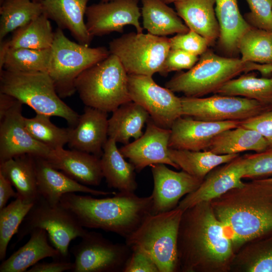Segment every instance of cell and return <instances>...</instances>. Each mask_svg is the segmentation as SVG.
I'll use <instances>...</instances> for the list:
<instances>
[{
  "label": "cell",
  "mask_w": 272,
  "mask_h": 272,
  "mask_svg": "<svg viewBox=\"0 0 272 272\" xmlns=\"http://www.w3.org/2000/svg\"><path fill=\"white\" fill-rule=\"evenodd\" d=\"M177 251L178 271H230L235 253L210 201L198 203L183 211Z\"/></svg>",
  "instance_id": "cell-1"
},
{
  "label": "cell",
  "mask_w": 272,
  "mask_h": 272,
  "mask_svg": "<svg viewBox=\"0 0 272 272\" xmlns=\"http://www.w3.org/2000/svg\"><path fill=\"white\" fill-rule=\"evenodd\" d=\"M236 253L272 233V185L264 179L245 183L210 201Z\"/></svg>",
  "instance_id": "cell-2"
},
{
  "label": "cell",
  "mask_w": 272,
  "mask_h": 272,
  "mask_svg": "<svg viewBox=\"0 0 272 272\" xmlns=\"http://www.w3.org/2000/svg\"><path fill=\"white\" fill-rule=\"evenodd\" d=\"M59 203L84 228L102 229L126 239L152 214L153 197L119 192L98 198L73 192L63 195Z\"/></svg>",
  "instance_id": "cell-3"
},
{
  "label": "cell",
  "mask_w": 272,
  "mask_h": 272,
  "mask_svg": "<svg viewBox=\"0 0 272 272\" xmlns=\"http://www.w3.org/2000/svg\"><path fill=\"white\" fill-rule=\"evenodd\" d=\"M0 92L10 95L36 113L65 119L75 127L80 115L61 99L47 72L0 71Z\"/></svg>",
  "instance_id": "cell-4"
},
{
  "label": "cell",
  "mask_w": 272,
  "mask_h": 272,
  "mask_svg": "<svg viewBox=\"0 0 272 272\" xmlns=\"http://www.w3.org/2000/svg\"><path fill=\"white\" fill-rule=\"evenodd\" d=\"M75 88L86 106L107 113L131 101L128 74L117 57L111 53L80 74Z\"/></svg>",
  "instance_id": "cell-5"
},
{
  "label": "cell",
  "mask_w": 272,
  "mask_h": 272,
  "mask_svg": "<svg viewBox=\"0 0 272 272\" xmlns=\"http://www.w3.org/2000/svg\"><path fill=\"white\" fill-rule=\"evenodd\" d=\"M183 212L177 207L168 212L150 214L125 239V244L149 254L159 272L178 271L177 239Z\"/></svg>",
  "instance_id": "cell-6"
},
{
  "label": "cell",
  "mask_w": 272,
  "mask_h": 272,
  "mask_svg": "<svg viewBox=\"0 0 272 272\" xmlns=\"http://www.w3.org/2000/svg\"><path fill=\"white\" fill-rule=\"evenodd\" d=\"M110 54L105 47H90L70 40L59 28L54 32L47 73L62 98L75 92V81L84 71Z\"/></svg>",
  "instance_id": "cell-7"
},
{
  "label": "cell",
  "mask_w": 272,
  "mask_h": 272,
  "mask_svg": "<svg viewBox=\"0 0 272 272\" xmlns=\"http://www.w3.org/2000/svg\"><path fill=\"white\" fill-rule=\"evenodd\" d=\"M246 70L239 58L221 56L207 50L187 72L179 73L165 84L172 92L186 97H201L215 93L223 85Z\"/></svg>",
  "instance_id": "cell-8"
},
{
  "label": "cell",
  "mask_w": 272,
  "mask_h": 272,
  "mask_svg": "<svg viewBox=\"0 0 272 272\" xmlns=\"http://www.w3.org/2000/svg\"><path fill=\"white\" fill-rule=\"evenodd\" d=\"M36 229L46 231L52 246L66 259H69L70 242L76 238H81L88 231L60 203L51 205L40 195L20 225L16 234L17 242Z\"/></svg>",
  "instance_id": "cell-9"
},
{
  "label": "cell",
  "mask_w": 272,
  "mask_h": 272,
  "mask_svg": "<svg viewBox=\"0 0 272 272\" xmlns=\"http://www.w3.org/2000/svg\"><path fill=\"white\" fill-rule=\"evenodd\" d=\"M109 46L110 53L117 57L128 75L149 76L160 73L170 49L166 36L137 32L113 39Z\"/></svg>",
  "instance_id": "cell-10"
},
{
  "label": "cell",
  "mask_w": 272,
  "mask_h": 272,
  "mask_svg": "<svg viewBox=\"0 0 272 272\" xmlns=\"http://www.w3.org/2000/svg\"><path fill=\"white\" fill-rule=\"evenodd\" d=\"M180 99L182 116L208 121H243L270 108L255 100L217 94Z\"/></svg>",
  "instance_id": "cell-11"
},
{
  "label": "cell",
  "mask_w": 272,
  "mask_h": 272,
  "mask_svg": "<svg viewBox=\"0 0 272 272\" xmlns=\"http://www.w3.org/2000/svg\"><path fill=\"white\" fill-rule=\"evenodd\" d=\"M131 252L125 243H114L100 233L88 231L71 249L75 257L72 271H122Z\"/></svg>",
  "instance_id": "cell-12"
},
{
  "label": "cell",
  "mask_w": 272,
  "mask_h": 272,
  "mask_svg": "<svg viewBox=\"0 0 272 272\" xmlns=\"http://www.w3.org/2000/svg\"><path fill=\"white\" fill-rule=\"evenodd\" d=\"M128 89L131 100L144 108L161 127L170 129L174 122L182 116L180 97L158 85L152 76L128 75Z\"/></svg>",
  "instance_id": "cell-13"
},
{
  "label": "cell",
  "mask_w": 272,
  "mask_h": 272,
  "mask_svg": "<svg viewBox=\"0 0 272 272\" xmlns=\"http://www.w3.org/2000/svg\"><path fill=\"white\" fill-rule=\"evenodd\" d=\"M140 0H112L88 6L86 26L90 34L101 36L113 32L122 33L126 25H132L138 33H143L140 22Z\"/></svg>",
  "instance_id": "cell-14"
},
{
  "label": "cell",
  "mask_w": 272,
  "mask_h": 272,
  "mask_svg": "<svg viewBox=\"0 0 272 272\" xmlns=\"http://www.w3.org/2000/svg\"><path fill=\"white\" fill-rule=\"evenodd\" d=\"M22 105L17 100L0 120V162L24 155L45 159L52 150L34 139L26 129Z\"/></svg>",
  "instance_id": "cell-15"
},
{
  "label": "cell",
  "mask_w": 272,
  "mask_h": 272,
  "mask_svg": "<svg viewBox=\"0 0 272 272\" xmlns=\"http://www.w3.org/2000/svg\"><path fill=\"white\" fill-rule=\"evenodd\" d=\"M146 124L143 134L119 148L121 153L129 160L138 172L156 164L169 165L179 169L169 156L170 129L159 126L151 118Z\"/></svg>",
  "instance_id": "cell-16"
},
{
  "label": "cell",
  "mask_w": 272,
  "mask_h": 272,
  "mask_svg": "<svg viewBox=\"0 0 272 272\" xmlns=\"http://www.w3.org/2000/svg\"><path fill=\"white\" fill-rule=\"evenodd\" d=\"M150 167L154 180L152 214L175 209L183 196L196 190L203 181L183 170H171L164 164Z\"/></svg>",
  "instance_id": "cell-17"
},
{
  "label": "cell",
  "mask_w": 272,
  "mask_h": 272,
  "mask_svg": "<svg viewBox=\"0 0 272 272\" xmlns=\"http://www.w3.org/2000/svg\"><path fill=\"white\" fill-rule=\"evenodd\" d=\"M245 174L243 157L239 156L232 161L210 171L199 187L185 195L177 207L183 211L198 203L211 201L230 189L243 186Z\"/></svg>",
  "instance_id": "cell-18"
},
{
  "label": "cell",
  "mask_w": 272,
  "mask_h": 272,
  "mask_svg": "<svg viewBox=\"0 0 272 272\" xmlns=\"http://www.w3.org/2000/svg\"><path fill=\"white\" fill-rule=\"evenodd\" d=\"M241 121H208L182 116L174 122L170 128L169 147L193 151L206 150L216 135L239 126Z\"/></svg>",
  "instance_id": "cell-19"
},
{
  "label": "cell",
  "mask_w": 272,
  "mask_h": 272,
  "mask_svg": "<svg viewBox=\"0 0 272 272\" xmlns=\"http://www.w3.org/2000/svg\"><path fill=\"white\" fill-rule=\"evenodd\" d=\"M108 130L107 112L86 106L77 125L70 128L68 145L72 149L101 158L108 139Z\"/></svg>",
  "instance_id": "cell-20"
},
{
  "label": "cell",
  "mask_w": 272,
  "mask_h": 272,
  "mask_svg": "<svg viewBox=\"0 0 272 272\" xmlns=\"http://www.w3.org/2000/svg\"><path fill=\"white\" fill-rule=\"evenodd\" d=\"M33 157L39 193L51 205H58L62 196L68 193L82 192L94 196L115 193L91 188L53 168L45 159Z\"/></svg>",
  "instance_id": "cell-21"
},
{
  "label": "cell",
  "mask_w": 272,
  "mask_h": 272,
  "mask_svg": "<svg viewBox=\"0 0 272 272\" xmlns=\"http://www.w3.org/2000/svg\"><path fill=\"white\" fill-rule=\"evenodd\" d=\"M44 159L53 168L87 186H98L103 178L100 158L90 153L63 148L52 150Z\"/></svg>",
  "instance_id": "cell-22"
},
{
  "label": "cell",
  "mask_w": 272,
  "mask_h": 272,
  "mask_svg": "<svg viewBox=\"0 0 272 272\" xmlns=\"http://www.w3.org/2000/svg\"><path fill=\"white\" fill-rule=\"evenodd\" d=\"M89 0H42L44 14L57 24L58 28L67 29L81 44L89 46L93 37L90 34L84 20Z\"/></svg>",
  "instance_id": "cell-23"
},
{
  "label": "cell",
  "mask_w": 272,
  "mask_h": 272,
  "mask_svg": "<svg viewBox=\"0 0 272 272\" xmlns=\"http://www.w3.org/2000/svg\"><path fill=\"white\" fill-rule=\"evenodd\" d=\"M30 235L25 244L2 261L0 272L27 271L30 267L46 257L65 259L57 249L49 244L45 230L36 229Z\"/></svg>",
  "instance_id": "cell-24"
},
{
  "label": "cell",
  "mask_w": 272,
  "mask_h": 272,
  "mask_svg": "<svg viewBox=\"0 0 272 272\" xmlns=\"http://www.w3.org/2000/svg\"><path fill=\"white\" fill-rule=\"evenodd\" d=\"M174 4L178 16L190 30L202 36L210 44L219 37L215 0H178Z\"/></svg>",
  "instance_id": "cell-25"
},
{
  "label": "cell",
  "mask_w": 272,
  "mask_h": 272,
  "mask_svg": "<svg viewBox=\"0 0 272 272\" xmlns=\"http://www.w3.org/2000/svg\"><path fill=\"white\" fill-rule=\"evenodd\" d=\"M100 162L103 177L109 187L134 193L138 187L134 167L125 160L112 139L108 138L105 143Z\"/></svg>",
  "instance_id": "cell-26"
},
{
  "label": "cell",
  "mask_w": 272,
  "mask_h": 272,
  "mask_svg": "<svg viewBox=\"0 0 272 272\" xmlns=\"http://www.w3.org/2000/svg\"><path fill=\"white\" fill-rule=\"evenodd\" d=\"M150 118L147 111L133 101L125 103L112 112L108 119V138L124 145L131 138L137 140L143 134V128Z\"/></svg>",
  "instance_id": "cell-27"
},
{
  "label": "cell",
  "mask_w": 272,
  "mask_h": 272,
  "mask_svg": "<svg viewBox=\"0 0 272 272\" xmlns=\"http://www.w3.org/2000/svg\"><path fill=\"white\" fill-rule=\"evenodd\" d=\"M0 173L15 187L18 198L34 203L40 196L33 157L24 155L0 162Z\"/></svg>",
  "instance_id": "cell-28"
},
{
  "label": "cell",
  "mask_w": 272,
  "mask_h": 272,
  "mask_svg": "<svg viewBox=\"0 0 272 272\" xmlns=\"http://www.w3.org/2000/svg\"><path fill=\"white\" fill-rule=\"evenodd\" d=\"M268 149L267 142L258 132L239 125L216 135L206 151L218 155H228L247 151L259 153Z\"/></svg>",
  "instance_id": "cell-29"
},
{
  "label": "cell",
  "mask_w": 272,
  "mask_h": 272,
  "mask_svg": "<svg viewBox=\"0 0 272 272\" xmlns=\"http://www.w3.org/2000/svg\"><path fill=\"white\" fill-rule=\"evenodd\" d=\"M143 27L158 36L187 32L189 29L176 12L162 0H140Z\"/></svg>",
  "instance_id": "cell-30"
},
{
  "label": "cell",
  "mask_w": 272,
  "mask_h": 272,
  "mask_svg": "<svg viewBox=\"0 0 272 272\" xmlns=\"http://www.w3.org/2000/svg\"><path fill=\"white\" fill-rule=\"evenodd\" d=\"M215 11L220 42L226 50L234 51L240 38L251 26L241 15L237 0H215Z\"/></svg>",
  "instance_id": "cell-31"
},
{
  "label": "cell",
  "mask_w": 272,
  "mask_h": 272,
  "mask_svg": "<svg viewBox=\"0 0 272 272\" xmlns=\"http://www.w3.org/2000/svg\"><path fill=\"white\" fill-rule=\"evenodd\" d=\"M230 271L272 272V233L242 246L235 254Z\"/></svg>",
  "instance_id": "cell-32"
},
{
  "label": "cell",
  "mask_w": 272,
  "mask_h": 272,
  "mask_svg": "<svg viewBox=\"0 0 272 272\" xmlns=\"http://www.w3.org/2000/svg\"><path fill=\"white\" fill-rule=\"evenodd\" d=\"M168 153L179 168L202 180L215 168L239 156V154L218 155L206 150L193 151L171 148Z\"/></svg>",
  "instance_id": "cell-33"
},
{
  "label": "cell",
  "mask_w": 272,
  "mask_h": 272,
  "mask_svg": "<svg viewBox=\"0 0 272 272\" xmlns=\"http://www.w3.org/2000/svg\"><path fill=\"white\" fill-rule=\"evenodd\" d=\"M50 48L33 49L8 47L4 41L0 46V71L47 72Z\"/></svg>",
  "instance_id": "cell-34"
},
{
  "label": "cell",
  "mask_w": 272,
  "mask_h": 272,
  "mask_svg": "<svg viewBox=\"0 0 272 272\" xmlns=\"http://www.w3.org/2000/svg\"><path fill=\"white\" fill-rule=\"evenodd\" d=\"M13 32L11 39L4 41L8 47L38 50L50 49L54 35L49 19L44 14Z\"/></svg>",
  "instance_id": "cell-35"
},
{
  "label": "cell",
  "mask_w": 272,
  "mask_h": 272,
  "mask_svg": "<svg viewBox=\"0 0 272 272\" xmlns=\"http://www.w3.org/2000/svg\"><path fill=\"white\" fill-rule=\"evenodd\" d=\"M43 14L40 2L32 0H2L0 7V42L9 33Z\"/></svg>",
  "instance_id": "cell-36"
},
{
  "label": "cell",
  "mask_w": 272,
  "mask_h": 272,
  "mask_svg": "<svg viewBox=\"0 0 272 272\" xmlns=\"http://www.w3.org/2000/svg\"><path fill=\"white\" fill-rule=\"evenodd\" d=\"M215 94L255 100L270 107L272 105V78H257L253 74L233 79Z\"/></svg>",
  "instance_id": "cell-37"
},
{
  "label": "cell",
  "mask_w": 272,
  "mask_h": 272,
  "mask_svg": "<svg viewBox=\"0 0 272 272\" xmlns=\"http://www.w3.org/2000/svg\"><path fill=\"white\" fill-rule=\"evenodd\" d=\"M237 48L244 62L272 64V31L251 27L239 39Z\"/></svg>",
  "instance_id": "cell-38"
},
{
  "label": "cell",
  "mask_w": 272,
  "mask_h": 272,
  "mask_svg": "<svg viewBox=\"0 0 272 272\" xmlns=\"http://www.w3.org/2000/svg\"><path fill=\"white\" fill-rule=\"evenodd\" d=\"M50 117L36 113L32 118L25 117V127L34 139L50 149L63 148L68 144L71 128L57 127L51 121Z\"/></svg>",
  "instance_id": "cell-39"
},
{
  "label": "cell",
  "mask_w": 272,
  "mask_h": 272,
  "mask_svg": "<svg viewBox=\"0 0 272 272\" xmlns=\"http://www.w3.org/2000/svg\"><path fill=\"white\" fill-rule=\"evenodd\" d=\"M33 205L17 197L0 209V260L5 259L9 242L17 233Z\"/></svg>",
  "instance_id": "cell-40"
},
{
  "label": "cell",
  "mask_w": 272,
  "mask_h": 272,
  "mask_svg": "<svg viewBox=\"0 0 272 272\" xmlns=\"http://www.w3.org/2000/svg\"><path fill=\"white\" fill-rule=\"evenodd\" d=\"M170 49H178L196 55L207 51L210 43L196 32L190 30L186 33L177 34L169 38Z\"/></svg>",
  "instance_id": "cell-41"
},
{
  "label": "cell",
  "mask_w": 272,
  "mask_h": 272,
  "mask_svg": "<svg viewBox=\"0 0 272 272\" xmlns=\"http://www.w3.org/2000/svg\"><path fill=\"white\" fill-rule=\"evenodd\" d=\"M250 12L246 14L247 20L254 27L272 31V0H245Z\"/></svg>",
  "instance_id": "cell-42"
},
{
  "label": "cell",
  "mask_w": 272,
  "mask_h": 272,
  "mask_svg": "<svg viewBox=\"0 0 272 272\" xmlns=\"http://www.w3.org/2000/svg\"><path fill=\"white\" fill-rule=\"evenodd\" d=\"M244 178H257L272 174V149L244 157Z\"/></svg>",
  "instance_id": "cell-43"
},
{
  "label": "cell",
  "mask_w": 272,
  "mask_h": 272,
  "mask_svg": "<svg viewBox=\"0 0 272 272\" xmlns=\"http://www.w3.org/2000/svg\"><path fill=\"white\" fill-rule=\"evenodd\" d=\"M198 59V55L181 50L170 49L159 74L166 76L173 71L189 70L196 64Z\"/></svg>",
  "instance_id": "cell-44"
},
{
  "label": "cell",
  "mask_w": 272,
  "mask_h": 272,
  "mask_svg": "<svg viewBox=\"0 0 272 272\" xmlns=\"http://www.w3.org/2000/svg\"><path fill=\"white\" fill-rule=\"evenodd\" d=\"M241 126L253 129L261 134L272 149V109L241 121Z\"/></svg>",
  "instance_id": "cell-45"
},
{
  "label": "cell",
  "mask_w": 272,
  "mask_h": 272,
  "mask_svg": "<svg viewBox=\"0 0 272 272\" xmlns=\"http://www.w3.org/2000/svg\"><path fill=\"white\" fill-rule=\"evenodd\" d=\"M130 249L131 252L123 272H159L156 264L149 254L139 248Z\"/></svg>",
  "instance_id": "cell-46"
},
{
  "label": "cell",
  "mask_w": 272,
  "mask_h": 272,
  "mask_svg": "<svg viewBox=\"0 0 272 272\" xmlns=\"http://www.w3.org/2000/svg\"><path fill=\"white\" fill-rule=\"evenodd\" d=\"M74 267V262L69 259H54L50 262H37L29 268L27 272H63L72 271Z\"/></svg>",
  "instance_id": "cell-47"
},
{
  "label": "cell",
  "mask_w": 272,
  "mask_h": 272,
  "mask_svg": "<svg viewBox=\"0 0 272 272\" xmlns=\"http://www.w3.org/2000/svg\"><path fill=\"white\" fill-rule=\"evenodd\" d=\"M12 186L10 181L0 173V209L6 206L10 198H17V193Z\"/></svg>",
  "instance_id": "cell-48"
},
{
  "label": "cell",
  "mask_w": 272,
  "mask_h": 272,
  "mask_svg": "<svg viewBox=\"0 0 272 272\" xmlns=\"http://www.w3.org/2000/svg\"><path fill=\"white\" fill-rule=\"evenodd\" d=\"M17 99L13 96L0 92V120L13 106Z\"/></svg>",
  "instance_id": "cell-49"
},
{
  "label": "cell",
  "mask_w": 272,
  "mask_h": 272,
  "mask_svg": "<svg viewBox=\"0 0 272 272\" xmlns=\"http://www.w3.org/2000/svg\"><path fill=\"white\" fill-rule=\"evenodd\" d=\"M251 71H257L263 76L268 75L272 74V64L246 62L245 72Z\"/></svg>",
  "instance_id": "cell-50"
},
{
  "label": "cell",
  "mask_w": 272,
  "mask_h": 272,
  "mask_svg": "<svg viewBox=\"0 0 272 272\" xmlns=\"http://www.w3.org/2000/svg\"><path fill=\"white\" fill-rule=\"evenodd\" d=\"M164 3H165L167 4H169L171 3H174V2L178 1V0H162Z\"/></svg>",
  "instance_id": "cell-51"
},
{
  "label": "cell",
  "mask_w": 272,
  "mask_h": 272,
  "mask_svg": "<svg viewBox=\"0 0 272 272\" xmlns=\"http://www.w3.org/2000/svg\"><path fill=\"white\" fill-rule=\"evenodd\" d=\"M264 180L267 182V183H269L272 185V177L271 178H264Z\"/></svg>",
  "instance_id": "cell-52"
},
{
  "label": "cell",
  "mask_w": 272,
  "mask_h": 272,
  "mask_svg": "<svg viewBox=\"0 0 272 272\" xmlns=\"http://www.w3.org/2000/svg\"><path fill=\"white\" fill-rule=\"evenodd\" d=\"M103 2H108L112 0H101Z\"/></svg>",
  "instance_id": "cell-53"
},
{
  "label": "cell",
  "mask_w": 272,
  "mask_h": 272,
  "mask_svg": "<svg viewBox=\"0 0 272 272\" xmlns=\"http://www.w3.org/2000/svg\"><path fill=\"white\" fill-rule=\"evenodd\" d=\"M35 2H40L42 0H32Z\"/></svg>",
  "instance_id": "cell-54"
},
{
  "label": "cell",
  "mask_w": 272,
  "mask_h": 272,
  "mask_svg": "<svg viewBox=\"0 0 272 272\" xmlns=\"http://www.w3.org/2000/svg\"><path fill=\"white\" fill-rule=\"evenodd\" d=\"M270 108H271V109H272V105H271V106H270Z\"/></svg>",
  "instance_id": "cell-55"
}]
</instances>
